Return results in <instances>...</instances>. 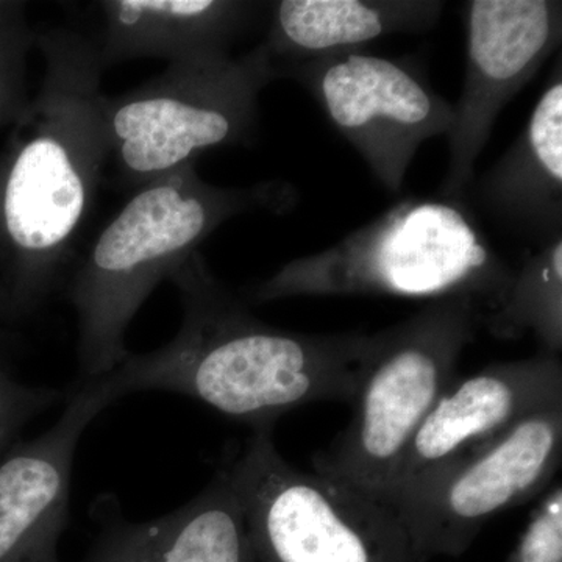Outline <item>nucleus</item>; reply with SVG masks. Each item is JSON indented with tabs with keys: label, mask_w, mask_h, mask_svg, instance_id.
<instances>
[{
	"label": "nucleus",
	"mask_w": 562,
	"mask_h": 562,
	"mask_svg": "<svg viewBox=\"0 0 562 562\" xmlns=\"http://www.w3.org/2000/svg\"><path fill=\"white\" fill-rule=\"evenodd\" d=\"M183 319L171 341L131 353L99 382L111 401L139 391L187 395L251 430L314 402H353L373 335H306L251 314L201 251L172 273Z\"/></svg>",
	"instance_id": "obj_1"
},
{
	"label": "nucleus",
	"mask_w": 562,
	"mask_h": 562,
	"mask_svg": "<svg viewBox=\"0 0 562 562\" xmlns=\"http://www.w3.org/2000/svg\"><path fill=\"white\" fill-rule=\"evenodd\" d=\"M276 79L261 43L239 57L171 63L135 90L106 98V169L114 183L132 192L198 161L202 151L249 143L261 91Z\"/></svg>",
	"instance_id": "obj_6"
},
{
	"label": "nucleus",
	"mask_w": 562,
	"mask_h": 562,
	"mask_svg": "<svg viewBox=\"0 0 562 562\" xmlns=\"http://www.w3.org/2000/svg\"><path fill=\"white\" fill-rule=\"evenodd\" d=\"M469 194L492 222L538 247L562 236L561 60L519 138Z\"/></svg>",
	"instance_id": "obj_13"
},
{
	"label": "nucleus",
	"mask_w": 562,
	"mask_h": 562,
	"mask_svg": "<svg viewBox=\"0 0 562 562\" xmlns=\"http://www.w3.org/2000/svg\"><path fill=\"white\" fill-rule=\"evenodd\" d=\"M46 76L0 191L24 308L58 286L98 202L110 143L98 40L70 27L40 38Z\"/></svg>",
	"instance_id": "obj_2"
},
{
	"label": "nucleus",
	"mask_w": 562,
	"mask_h": 562,
	"mask_svg": "<svg viewBox=\"0 0 562 562\" xmlns=\"http://www.w3.org/2000/svg\"><path fill=\"white\" fill-rule=\"evenodd\" d=\"M482 325L498 339L531 333L546 353L562 349V236L524 258L503 302Z\"/></svg>",
	"instance_id": "obj_17"
},
{
	"label": "nucleus",
	"mask_w": 562,
	"mask_h": 562,
	"mask_svg": "<svg viewBox=\"0 0 562 562\" xmlns=\"http://www.w3.org/2000/svg\"><path fill=\"white\" fill-rule=\"evenodd\" d=\"M294 194L268 181L225 188L202 180L198 161L131 192L70 277L80 380L113 371L128 355L125 333L162 280L171 279L224 222L255 210L281 211Z\"/></svg>",
	"instance_id": "obj_3"
},
{
	"label": "nucleus",
	"mask_w": 562,
	"mask_h": 562,
	"mask_svg": "<svg viewBox=\"0 0 562 562\" xmlns=\"http://www.w3.org/2000/svg\"><path fill=\"white\" fill-rule=\"evenodd\" d=\"M509 562H562L561 482L543 492Z\"/></svg>",
	"instance_id": "obj_19"
},
{
	"label": "nucleus",
	"mask_w": 562,
	"mask_h": 562,
	"mask_svg": "<svg viewBox=\"0 0 562 562\" xmlns=\"http://www.w3.org/2000/svg\"><path fill=\"white\" fill-rule=\"evenodd\" d=\"M446 9L441 0H280L262 46L276 69L302 65L397 33L431 31Z\"/></svg>",
	"instance_id": "obj_16"
},
{
	"label": "nucleus",
	"mask_w": 562,
	"mask_h": 562,
	"mask_svg": "<svg viewBox=\"0 0 562 562\" xmlns=\"http://www.w3.org/2000/svg\"><path fill=\"white\" fill-rule=\"evenodd\" d=\"M98 36L103 69L138 58L179 63L228 54L260 9L241 0H105Z\"/></svg>",
	"instance_id": "obj_15"
},
{
	"label": "nucleus",
	"mask_w": 562,
	"mask_h": 562,
	"mask_svg": "<svg viewBox=\"0 0 562 562\" xmlns=\"http://www.w3.org/2000/svg\"><path fill=\"white\" fill-rule=\"evenodd\" d=\"M465 76L453 105L450 160L438 198L465 202L498 114L560 47L562 3L471 0L464 3Z\"/></svg>",
	"instance_id": "obj_10"
},
{
	"label": "nucleus",
	"mask_w": 562,
	"mask_h": 562,
	"mask_svg": "<svg viewBox=\"0 0 562 562\" xmlns=\"http://www.w3.org/2000/svg\"><path fill=\"white\" fill-rule=\"evenodd\" d=\"M562 458V402L546 406L472 452L379 498L419 558L457 557L492 517L542 495Z\"/></svg>",
	"instance_id": "obj_8"
},
{
	"label": "nucleus",
	"mask_w": 562,
	"mask_h": 562,
	"mask_svg": "<svg viewBox=\"0 0 562 562\" xmlns=\"http://www.w3.org/2000/svg\"><path fill=\"white\" fill-rule=\"evenodd\" d=\"M562 402L560 355L541 353L495 362L471 376H457L403 452L386 490L472 452L530 414Z\"/></svg>",
	"instance_id": "obj_12"
},
{
	"label": "nucleus",
	"mask_w": 562,
	"mask_h": 562,
	"mask_svg": "<svg viewBox=\"0 0 562 562\" xmlns=\"http://www.w3.org/2000/svg\"><path fill=\"white\" fill-rule=\"evenodd\" d=\"M102 530L80 562H257L241 502L221 471L187 505L132 522L105 505Z\"/></svg>",
	"instance_id": "obj_14"
},
{
	"label": "nucleus",
	"mask_w": 562,
	"mask_h": 562,
	"mask_svg": "<svg viewBox=\"0 0 562 562\" xmlns=\"http://www.w3.org/2000/svg\"><path fill=\"white\" fill-rule=\"evenodd\" d=\"M514 268L484 238L468 203L409 199L328 249L295 258L255 284L254 302L390 295L501 306Z\"/></svg>",
	"instance_id": "obj_4"
},
{
	"label": "nucleus",
	"mask_w": 562,
	"mask_h": 562,
	"mask_svg": "<svg viewBox=\"0 0 562 562\" xmlns=\"http://www.w3.org/2000/svg\"><path fill=\"white\" fill-rule=\"evenodd\" d=\"M480 321L475 303L454 297L373 333L351 402L353 416L327 449L314 454V472L379 497L422 422L457 379Z\"/></svg>",
	"instance_id": "obj_5"
},
{
	"label": "nucleus",
	"mask_w": 562,
	"mask_h": 562,
	"mask_svg": "<svg viewBox=\"0 0 562 562\" xmlns=\"http://www.w3.org/2000/svg\"><path fill=\"white\" fill-rule=\"evenodd\" d=\"M303 85L387 191H402L417 150L449 135L453 105L408 63L346 52L277 69Z\"/></svg>",
	"instance_id": "obj_9"
},
{
	"label": "nucleus",
	"mask_w": 562,
	"mask_h": 562,
	"mask_svg": "<svg viewBox=\"0 0 562 562\" xmlns=\"http://www.w3.org/2000/svg\"><path fill=\"white\" fill-rule=\"evenodd\" d=\"M3 98H5V91H3V80L2 76H0V110H2Z\"/></svg>",
	"instance_id": "obj_20"
},
{
	"label": "nucleus",
	"mask_w": 562,
	"mask_h": 562,
	"mask_svg": "<svg viewBox=\"0 0 562 562\" xmlns=\"http://www.w3.org/2000/svg\"><path fill=\"white\" fill-rule=\"evenodd\" d=\"M113 401L98 379L80 380L43 435L0 460V562H60L74 457L83 431Z\"/></svg>",
	"instance_id": "obj_11"
},
{
	"label": "nucleus",
	"mask_w": 562,
	"mask_h": 562,
	"mask_svg": "<svg viewBox=\"0 0 562 562\" xmlns=\"http://www.w3.org/2000/svg\"><path fill=\"white\" fill-rule=\"evenodd\" d=\"M273 427L225 462L257 562H419L401 520L349 484L294 468Z\"/></svg>",
	"instance_id": "obj_7"
},
{
	"label": "nucleus",
	"mask_w": 562,
	"mask_h": 562,
	"mask_svg": "<svg viewBox=\"0 0 562 562\" xmlns=\"http://www.w3.org/2000/svg\"><path fill=\"white\" fill-rule=\"evenodd\" d=\"M63 398L61 391L18 382L0 368V460L16 443L29 422Z\"/></svg>",
	"instance_id": "obj_18"
}]
</instances>
